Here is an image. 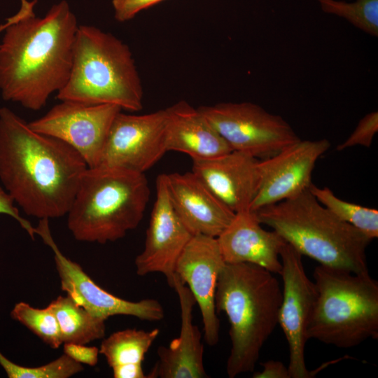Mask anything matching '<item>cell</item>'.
<instances>
[{
  "instance_id": "1",
  "label": "cell",
  "mask_w": 378,
  "mask_h": 378,
  "mask_svg": "<svg viewBox=\"0 0 378 378\" xmlns=\"http://www.w3.org/2000/svg\"><path fill=\"white\" fill-rule=\"evenodd\" d=\"M37 0H21L18 13L0 27V92L5 101L38 111L70 76L78 22L69 4L36 17Z\"/></svg>"
},
{
  "instance_id": "2",
  "label": "cell",
  "mask_w": 378,
  "mask_h": 378,
  "mask_svg": "<svg viewBox=\"0 0 378 378\" xmlns=\"http://www.w3.org/2000/svg\"><path fill=\"white\" fill-rule=\"evenodd\" d=\"M87 168L71 146L33 130L10 108H0V181L27 215H66Z\"/></svg>"
},
{
  "instance_id": "3",
  "label": "cell",
  "mask_w": 378,
  "mask_h": 378,
  "mask_svg": "<svg viewBox=\"0 0 378 378\" xmlns=\"http://www.w3.org/2000/svg\"><path fill=\"white\" fill-rule=\"evenodd\" d=\"M274 274L250 263H225L216 285V312L230 323L229 377L253 372L260 351L278 324L282 290Z\"/></svg>"
},
{
  "instance_id": "4",
  "label": "cell",
  "mask_w": 378,
  "mask_h": 378,
  "mask_svg": "<svg viewBox=\"0 0 378 378\" xmlns=\"http://www.w3.org/2000/svg\"><path fill=\"white\" fill-rule=\"evenodd\" d=\"M254 212L302 255L328 267L369 272L366 249L372 240L335 216L309 189Z\"/></svg>"
},
{
  "instance_id": "5",
  "label": "cell",
  "mask_w": 378,
  "mask_h": 378,
  "mask_svg": "<svg viewBox=\"0 0 378 378\" xmlns=\"http://www.w3.org/2000/svg\"><path fill=\"white\" fill-rule=\"evenodd\" d=\"M150 195L144 173L88 167L66 214L68 228L80 241H115L139 225Z\"/></svg>"
},
{
  "instance_id": "6",
  "label": "cell",
  "mask_w": 378,
  "mask_h": 378,
  "mask_svg": "<svg viewBox=\"0 0 378 378\" xmlns=\"http://www.w3.org/2000/svg\"><path fill=\"white\" fill-rule=\"evenodd\" d=\"M143 95L141 80L128 46L96 27L79 25L70 76L57 92V98L115 104L134 112L142 108Z\"/></svg>"
},
{
  "instance_id": "7",
  "label": "cell",
  "mask_w": 378,
  "mask_h": 378,
  "mask_svg": "<svg viewBox=\"0 0 378 378\" xmlns=\"http://www.w3.org/2000/svg\"><path fill=\"white\" fill-rule=\"evenodd\" d=\"M313 277L316 299L308 340L349 349L378 337V283L369 272L319 265Z\"/></svg>"
},
{
  "instance_id": "8",
  "label": "cell",
  "mask_w": 378,
  "mask_h": 378,
  "mask_svg": "<svg viewBox=\"0 0 378 378\" xmlns=\"http://www.w3.org/2000/svg\"><path fill=\"white\" fill-rule=\"evenodd\" d=\"M198 108L232 150L259 160L301 139L281 116L251 102H223Z\"/></svg>"
},
{
  "instance_id": "9",
  "label": "cell",
  "mask_w": 378,
  "mask_h": 378,
  "mask_svg": "<svg viewBox=\"0 0 378 378\" xmlns=\"http://www.w3.org/2000/svg\"><path fill=\"white\" fill-rule=\"evenodd\" d=\"M121 111L115 104L61 101L28 124L33 130L64 142L83 158L88 167H94L111 124Z\"/></svg>"
},
{
  "instance_id": "10",
  "label": "cell",
  "mask_w": 378,
  "mask_h": 378,
  "mask_svg": "<svg viewBox=\"0 0 378 378\" xmlns=\"http://www.w3.org/2000/svg\"><path fill=\"white\" fill-rule=\"evenodd\" d=\"M167 126L166 108L143 115L120 111L111 124L97 166L144 174L167 152Z\"/></svg>"
},
{
  "instance_id": "11",
  "label": "cell",
  "mask_w": 378,
  "mask_h": 378,
  "mask_svg": "<svg viewBox=\"0 0 378 378\" xmlns=\"http://www.w3.org/2000/svg\"><path fill=\"white\" fill-rule=\"evenodd\" d=\"M302 255L288 243L280 252L283 288L278 323L289 348L288 368L290 378H309L304 349L307 332L314 310L316 290L304 271Z\"/></svg>"
},
{
  "instance_id": "12",
  "label": "cell",
  "mask_w": 378,
  "mask_h": 378,
  "mask_svg": "<svg viewBox=\"0 0 378 378\" xmlns=\"http://www.w3.org/2000/svg\"><path fill=\"white\" fill-rule=\"evenodd\" d=\"M48 220L39 219L34 232L52 250L61 288L74 301L106 320L115 315L131 316L148 321H161L164 318L163 307L157 300L147 298L137 302L129 301L97 285L77 262L67 258L60 251L51 235Z\"/></svg>"
},
{
  "instance_id": "13",
  "label": "cell",
  "mask_w": 378,
  "mask_h": 378,
  "mask_svg": "<svg viewBox=\"0 0 378 378\" xmlns=\"http://www.w3.org/2000/svg\"><path fill=\"white\" fill-rule=\"evenodd\" d=\"M330 146L326 139H300L274 155L260 160L259 186L250 210L255 211L308 190L315 164Z\"/></svg>"
},
{
  "instance_id": "14",
  "label": "cell",
  "mask_w": 378,
  "mask_h": 378,
  "mask_svg": "<svg viewBox=\"0 0 378 378\" xmlns=\"http://www.w3.org/2000/svg\"><path fill=\"white\" fill-rule=\"evenodd\" d=\"M193 235L185 227L171 203L165 174L156 179V198L151 212L144 250L135 258L136 274L159 272L172 286L176 262Z\"/></svg>"
},
{
  "instance_id": "15",
  "label": "cell",
  "mask_w": 378,
  "mask_h": 378,
  "mask_svg": "<svg viewBox=\"0 0 378 378\" xmlns=\"http://www.w3.org/2000/svg\"><path fill=\"white\" fill-rule=\"evenodd\" d=\"M225 265L217 239L193 235L175 267V274L187 286L200 310L204 339L209 346L219 340L220 323L215 304L217 281Z\"/></svg>"
},
{
  "instance_id": "16",
  "label": "cell",
  "mask_w": 378,
  "mask_h": 378,
  "mask_svg": "<svg viewBox=\"0 0 378 378\" xmlns=\"http://www.w3.org/2000/svg\"><path fill=\"white\" fill-rule=\"evenodd\" d=\"M259 159L232 150L221 156L192 160V172L233 212L250 210L257 194Z\"/></svg>"
},
{
  "instance_id": "17",
  "label": "cell",
  "mask_w": 378,
  "mask_h": 378,
  "mask_svg": "<svg viewBox=\"0 0 378 378\" xmlns=\"http://www.w3.org/2000/svg\"><path fill=\"white\" fill-rule=\"evenodd\" d=\"M165 181L173 208L192 235L217 238L234 217L192 172L165 174Z\"/></svg>"
},
{
  "instance_id": "18",
  "label": "cell",
  "mask_w": 378,
  "mask_h": 378,
  "mask_svg": "<svg viewBox=\"0 0 378 378\" xmlns=\"http://www.w3.org/2000/svg\"><path fill=\"white\" fill-rule=\"evenodd\" d=\"M177 293L181 310V329L178 337L168 346L158 349V360L148 378L207 377L204 362L202 335L192 323L195 300L187 286L174 274L172 286Z\"/></svg>"
},
{
  "instance_id": "19",
  "label": "cell",
  "mask_w": 378,
  "mask_h": 378,
  "mask_svg": "<svg viewBox=\"0 0 378 378\" xmlns=\"http://www.w3.org/2000/svg\"><path fill=\"white\" fill-rule=\"evenodd\" d=\"M225 263H250L280 274V252L286 241L275 231L263 229L255 213H236L216 238Z\"/></svg>"
},
{
  "instance_id": "20",
  "label": "cell",
  "mask_w": 378,
  "mask_h": 378,
  "mask_svg": "<svg viewBox=\"0 0 378 378\" xmlns=\"http://www.w3.org/2000/svg\"><path fill=\"white\" fill-rule=\"evenodd\" d=\"M166 110L167 151L184 153L192 160H206L232 150L198 108L181 100Z\"/></svg>"
},
{
  "instance_id": "21",
  "label": "cell",
  "mask_w": 378,
  "mask_h": 378,
  "mask_svg": "<svg viewBox=\"0 0 378 378\" xmlns=\"http://www.w3.org/2000/svg\"><path fill=\"white\" fill-rule=\"evenodd\" d=\"M48 306L54 313L63 343L86 344L104 337L106 319L78 304L70 296H58Z\"/></svg>"
},
{
  "instance_id": "22",
  "label": "cell",
  "mask_w": 378,
  "mask_h": 378,
  "mask_svg": "<svg viewBox=\"0 0 378 378\" xmlns=\"http://www.w3.org/2000/svg\"><path fill=\"white\" fill-rule=\"evenodd\" d=\"M159 334L158 328L150 331L137 329L116 331L102 341L99 354L105 357L111 368L125 364H142Z\"/></svg>"
},
{
  "instance_id": "23",
  "label": "cell",
  "mask_w": 378,
  "mask_h": 378,
  "mask_svg": "<svg viewBox=\"0 0 378 378\" xmlns=\"http://www.w3.org/2000/svg\"><path fill=\"white\" fill-rule=\"evenodd\" d=\"M309 190L316 199L335 216L354 227L370 239L378 237V211L344 201L327 187L312 183Z\"/></svg>"
},
{
  "instance_id": "24",
  "label": "cell",
  "mask_w": 378,
  "mask_h": 378,
  "mask_svg": "<svg viewBox=\"0 0 378 378\" xmlns=\"http://www.w3.org/2000/svg\"><path fill=\"white\" fill-rule=\"evenodd\" d=\"M321 10L342 18L362 31L378 36V0H318Z\"/></svg>"
},
{
  "instance_id": "25",
  "label": "cell",
  "mask_w": 378,
  "mask_h": 378,
  "mask_svg": "<svg viewBox=\"0 0 378 378\" xmlns=\"http://www.w3.org/2000/svg\"><path fill=\"white\" fill-rule=\"evenodd\" d=\"M10 316L51 348L57 349L63 343L57 320L49 306L38 309L20 302L14 306Z\"/></svg>"
},
{
  "instance_id": "26",
  "label": "cell",
  "mask_w": 378,
  "mask_h": 378,
  "mask_svg": "<svg viewBox=\"0 0 378 378\" xmlns=\"http://www.w3.org/2000/svg\"><path fill=\"white\" fill-rule=\"evenodd\" d=\"M9 378H68L83 370L80 363L76 362L66 354L38 367H25L13 363L4 356L0 358Z\"/></svg>"
},
{
  "instance_id": "27",
  "label": "cell",
  "mask_w": 378,
  "mask_h": 378,
  "mask_svg": "<svg viewBox=\"0 0 378 378\" xmlns=\"http://www.w3.org/2000/svg\"><path fill=\"white\" fill-rule=\"evenodd\" d=\"M377 132L378 112L374 111L368 113L360 120L351 135L337 146V150L341 151L356 146L368 148L371 146Z\"/></svg>"
},
{
  "instance_id": "28",
  "label": "cell",
  "mask_w": 378,
  "mask_h": 378,
  "mask_svg": "<svg viewBox=\"0 0 378 378\" xmlns=\"http://www.w3.org/2000/svg\"><path fill=\"white\" fill-rule=\"evenodd\" d=\"M164 0H112L114 17L123 22L134 18L139 12Z\"/></svg>"
},
{
  "instance_id": "29",
  "label": "cell",
  "mask_w": 378,
  "mask_h": 378,
  "mask_svg": "<svg viewBox=\"0 0 378 378\" xmlns=\"http://www.w3.org/2000/svg\"><path fill=\"white\" fill-rule=\"evenodd\" d=\"M64 353L72 360L80 364L94 366L98 363L99 350L96 346L85 344L64 343Z\"/></svg>"
},
{
  "instance_id": "30",
  "label": "cell",
  "mask_w": 378,
  "mask_h": 378,
  "mask_svg": "<svg viewBox=\"0 0 378 378\" xmlns=\"http://www.w3.org/2000/svg\"><path fill=\"white\" fill-rule=\"evenodd\" d=\"M0 214L8 215L16 220L21 227L25 230L29 236L34 239L35 232L34 227L31 223L22 218L18 207L11 197L6 190L0 185Z\"/></svg>"
},
{
  "instance_id": "31",
  "label": "cell",
  "mask_w": 378,
  "mask_h": 378,
  "mask_svg": "<svg viewBox=\"0 0 378 378\" xmlns=\"http://www.w3.org/2000/svg\"><path fill=\"white\" fill-rule=\"evenodd\" d=\"M260 365L262 370L255 372L253 378H290L288 367L281 361L270 360Z\"/></svg>"
},
{
  "instance_id": "32",
  "label": "cell",
  "mask_w": 378,
  "mask_h": 378,
  "mask_svg": "<svg viewBox=\"0 0 378 378\" xmlns=\"http://www.w3.org/2000/svg\"><path fill=\"white\" fill-rule=\"evenodd\" d=\"M114 378H146L142 364H125L112 368Z\"/></svg>"
}]
</instances>
